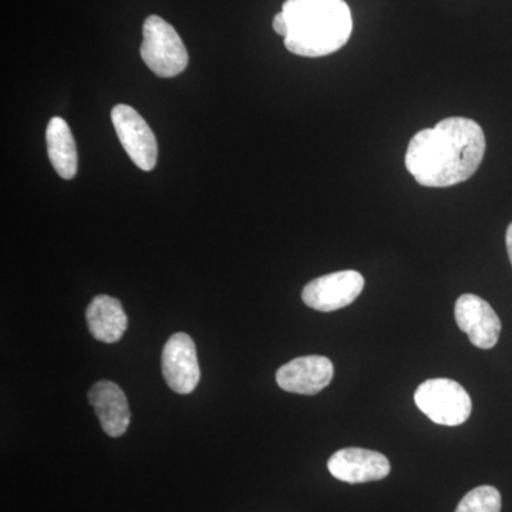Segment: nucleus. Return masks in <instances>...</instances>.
<instances>
[{
  "mask_svg": "<svg viewBox=\"0 0 512 512\" xmlns=\"http://www.w3.org/2000/svg\"><path fill=\"white\" fill-rule=\"evenodd\" d=\"M484 154L480 124L466 117H450L414 134L404 163L423 187L447 188L473 177Z\"/></svg>",
  "mask_w": 512,
  "mask_h": 512,
  "instance_id": "nucleus-1",
  "label": "nucleus"
},
{
  "mask_svg": "<svg viewBox=\"0 0 512 512\" xmlns=\"http://www.w3.org/2000/svg\"><path fill=\"white\" fill-rule=\"evenodd\" d=\"M293 55L322 57L342 49L352 36V13L345 0H286L282 6Z\"/></svg>",
  "mask_w": 512,
  "mask_h": 512,
  "instance_id": "nucleus-2",
  "label": "nucleus"
},
{
  "mask_svg": "<svg viewBox=\"0 0 512 512\" xmlns=\"http://www.w3.org/2000/svg\"><path fill=\"white\" fill-rule=\"evenodd\" d=\"M140 53L148 69L163 79L183 73L190 62L177 30L156 15L148 16L144 22Z\"/></svg>",
  "mask_w": 512,
  "mask_h": 512,
  "instance_id": "nucleus-3",
  "label": "nucleus"
},
{
  "mask_svg": "<svg viewBox=\"0 0 512 512\" xmlns=\"http://www.w3.org/2000/svg\"><path fill=\"white\" fill-rule=\"evenodd\" d=\"M414 402L431 421L441 426H460L471 416L470 394L451 379H430L414 393Z\"/></svg>",
  "mask_w": 512,
  "mask_h": 512,
  "instance_id": "nucleus-4",
  "label": "nucleus"
},
{
  "mask_svg": "<svg viewBox=\"0 0 512 512\" xmlns=\"http://www.w3.org/2000/svg\"><path fill=\"white\" fill-rule=\"evenodd\" d=\"M111 121L128 157L140 170L156 168L158 147L156 136L147 121L127 104H117L111 110Z\"/></svg>",
  "mask_w": 512,
  "mask_h": 512,
  "instance_id": "nucleus-5",
  "label": "nucleus"
},
{
  "mask_svg": "<svg viewBox=\"0 0 512 512\" xmlns=\"http://www.w3.org/2000/svg\"><path fill=\"white\" fill-rule=\"evenodd\" d=\"M365 288V278L356 271H340L313 279L303 288L302 299L309 308L333 312L356 301Z\"/></svg>",
  "mask_w": 512,
  "mask_h": 512,
  "instance_id": "nucleus-6",
  "label": "nucleus"
},
{
  "mask_svg": "<svg viewBox=\"0 0 512 512\" xmlns=\"http://www.w3.org/2000/svg\"><path fill=\"white\" fill-rule=\"evenodd\" d=\"M163 376L165 382L178 394L194 392L201 379L200 363L194 340L187 333H175L163 350Z\"/></svg>",
  "mask_w": 512,
  "mask_h": 512,
  "instance_id": "nucleus-7",
  "label": "nucleus"
},
{
  "mask_svg": "<svg viewBox=\"0 0 512 512\" xmlns=\"http://www.w3.org/2000/svg\"><path fill=\"white\" fill-rule=\"evenodd\" d=\"M458 328L466 332L468 339L480 349H491L497 345L501 333V320L480 296L461 295L454 308Z\"/></svg>",
  "mask_w": 512,
  "mask_h": 512,
  "instance_id": "nucleus-8",
  "label": "nucleus"
},
{
  "mask_svg": "<svg viewBox=\"0 0 512 512\" xmlns=\"http://www.w3.org/2000/svg\"><path fill=\"white\" fill-rule=\"evenodd\" d=\"M330 474L343 483L362 484L383 480L390 474V461L377 451L343 448L329 458Z\"/></svg>",
  "mask_w": 512,
  "mask_h": 512,
  "instance_id": "nucleus-9",
  "label": "nucleus"
},
{
  "mask_svg": "<svg viewBox=\"0 0 512 512\" xmlns=\"http://www.w3.org/2000/svg\"><path fill=\"white\" fill-rule=\"evenodd\" d=\"M333 363L325 356L298 357L276 372V383L289 393L313 396L328 387L333 379Z\"/></svg>",
  "mask_w": 512,
  "mask_h": 512,
  "instance_id": "nucleus-10",
  "label": "nucleus"
},
{
  "mask_svg": "<svg viewBox=\"0 0 512 512\" xmlns=\"http://www.w3.org/2000/svg\"><path fill=\"white\" fill-rule=\"evenodd\" d=\"M89 402L107 436L120 437L126 433L131 413L126 394L120 386L109 380H101L90 389Z\"/></svg>",
  "mask_w": 512,
  "mask_h": 512,
  "instance_id": "nucleus-11",
  "label": "nucleus"
},
{
  "mask_svg": "<svg viewBox=\"0 0 512 512\" xmlns=\"http://www.w3.org/2000/svg\"><path fill=\"white\" fill-rule=\"evenodd\" d=\"M87 326L93 338L103 343H116L127 330V315L116 298L99 295L90 302L86 311Z\"/></svg>",
  "mask_w": 512,
  "mask_h": 512,
  "instance_id": "nucleus-12",
  "label": "nucleus"
},
{
  "mask_svg": "<svg viewBox=\"0 0 512 512\" xmlns=\"http://www.w3.org/2000/svg\"><path fill=\"white\" fill-rule=\"evenodd\" d=\"M47 154L56 173L63 180H72L77 174V150L72 131L66 121L53 117L46 130Z\"/></svg>",
  "mask_w": 512,
  "mask_h": 512,
  "instance_id": "nucleus-13",
  "label": "nucleus"
},
{
  "mask_svg": "<svg viewBox=\"0 0 512 512\" xmlns=\"http://www.w3.org/2000/svg\"><path fill=\"white\" fill-rule=\"evenodd\" d=\"M456 512H501V494L491 485L474 488L460 501Z\"/></svg>",
  "mask_w": 512,
  "mask_h": 512,
  "instance_id": "nucleus-14",
  "label": "nucleus"
},
{
  "mask_svg": "<svg viewBox=\"0 0 512 512\" xmlns=\"http://www.w3.org/2000/svg\"><path fill=\"white\" fill-rule=\"evenodd\" d=\"M272 26H274L275 32L285 39L286 35H288V23H286L284 13L279 12L278 15L275 16Z\"/></svg>",
  "mask_w": 512,
  "mask_h": 512,
  "instance_id": "nucleus-15",
  "label": "nucleus"
},
{
  "mask_svg": "<svg viewBox=\"0 0 512 512\" xmlns=\"http://www.w3.org/2000/svg\"><path fill=\"white\" fill-rule=\"evenodd\" d=\"M505 242H507L508 256H510V261L512 265V222L510 224V227H508L507 229V235H505Z\"/></svg>",
  "mask_w": 512,
  "mask_h": 512,
  "instance_id": "nucleus-16",
  "label": "nucleus"
}]
</instances>
